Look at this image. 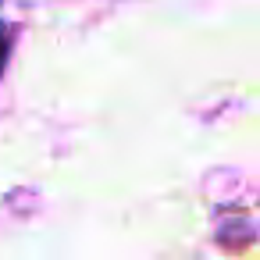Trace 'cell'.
<instances>
[{
	"mask_svg": "<svg viewBox=\"0 0 260 260\" xmlns=\"http://www.w3.org/2000/svg\"><path fill=\"white\" fill-rule=\"evenodd\" d=\"M4 50H8V40H4V32H0V61H4Z\"/></svg>",
	"mask_w": 260,
	"mask_h": 260,
	"instance_id": "6da1fadb",
	"label": "cell"
}]
</instances>
